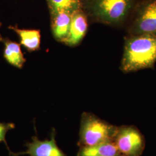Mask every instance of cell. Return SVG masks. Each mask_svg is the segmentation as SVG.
Wrapping results in <instances>:
<instances>
[{"mask_svg":"<svg viewBox=\"0 0 156 156\" xmlns=\"http://www.w3.org/2000/svg\"><path fill=\"white\" fill-rule=\"evenodd\" d=\"M1 26H2V23H1V22H0V27H1ZM2 39H3V37H2L1 35V34H0V42H1V41H2Z\"/></svg>","mask_w":156,"mask_h":156,"instance_id":"obj_14","label":"cell"},{"mask_svg":"<svg viewBox=\"0 0 156 156\" xmlns=\"http://www.w3.org/2000/svg\"><path fill=\"white\" fill-rule=\"evenodd\" d=\"M117 128L94 114L84 112L80 118L78 145L80 147L113 141Z\"/></svg>","mask_w":156,"mask_h":156,"instance_id":"obj_3","label":"cell"},{"mask_svg":"<svg viewBox=\"0 0 156 156\" xmlns=\"http://www.w3.org/2000/svg\"><path fill=\"white\" fill-rule=\"evenodd\" d=\"M113 142L123 156H141L146 147L144 134L133 125L117 126Z\"/></svg>","mask_w":156,"mask_h":156,"instance_id":"obj_5","label":"cell"},{"mask_svg":"<svg viewBox=\"0 0 156 156\" xmlns=\"http://www.w3.org/2000/svg\"><path fill=\"white\" fill-rule=\"evenodd\" d=\"M25 151L13 153L12 156L28 154L29 156H67L59 148L56 140V132L53 129L50 140H39L37 136L32 137V140L26 143Z\"/></svg>","mask_w":156,"mask_h":156,"instance_id":"obj_6","label":"cell"},{"mask_svg":"<svg viewBox=\"0 0 156 156\" xmlns=\"http://www.w3.org/2000/svg\"><path fill=\"white\" fill-rule=\"evenodd\" d=\"M15 126L13 123H0V143L1 142L5 143L9 151V156H12L13 152L11 151L9 148L8 147V146L7 145L5 140L6 135L9 131L15 128Z\"/></svg>","mask_w":156,"mask_h":156,"instance_id":"obj_13","label":"cell"},{"mask_svg":"<svg viewBox=\"0 0 156 156\" xmlns=\"http://www.w3.org/2000/svg\"><path fill=\"white\" fill-rule=\"evenodd\" d=\"M50 13L66 12L70 13L83 9V0H46Z\"/></svg>","mask_w":156,"mask_h":156,"instance_id":"obj_12","label":"cell"},{"mask_svg":"<svg viewBox=\"0 0 156 156\" xmlns=\"http://www.w3.org/2000/svg\"><path fill=\"white\" fill-rule=\"evenodd\" d=\"M8 28L18 35L20 44L23 46L28 51H34L40 48L41 33L39 30L20 29L17 26H10Z\"/></svg>","mask_w":156,"mask_h":156,"instance_id":"obj_9","label":"cell"},{"mask_svg":"<svg viewBox=\"0 0 156 156\" xmlns=\"http://www.w3.org/2000/svg\"><path fill=\"white\" fill-rule=\"evenodd\" d=\"M156 63V37L127 35L124 38L120 69L124 73L151 69Z\"/></svg>","mask_w":156,"mask_h":156,"instance_id":"obj_2","label":"cell"},{"mask_svg":"<svg viewBox=\"0 0 156 156\" xmlns=\"http://www.w3.org/2000/svg\"><path fill=\"white\" fill-rule=\"evenodd\" d=\"M4 43L5 48L4 57L9 64L21 69L26 61L23 56L20 48V44L12 41L8 38H3L1 41Z\"/></svg>","mask_w":156,"mask_h":156,"instance_id":"obj_11","label":"cell"},{"mask_svg":"<svg viewBox=\"0 0 156 156\" xmlns=\"http://www.w3.org/2000/svg\"><path fill=\"white\" fill-rule=\"evenodd\" d=\"M127 35L156 37V0H140L127 26Z\"/></svg>","mask_w":156,"mask_h":156,"instance_id":"obj_4","label":"cell"},{"mask_svg":"<svg viewBox=\"0 0 156 156\" xmlns=\"http://www.w3.org/2000/svg\"><path fill=\"white\" fill-rule=\"evenodd\" d=\"M89 19L83 9L73 13L69 33L64 44L74 47L80 44L87 33Z\"/></svg>","mask_w":156,"mask_h":156,"instance_id":"obj_7","label":"cell"},{"mask_svg":"<svg viewBox=\"0 0 156 156\" xmlns=\"http://www.w3.org/2000/svg\"><path fill=\"white\" fill-rule=\"evenodd\" d=\"M50 15L53 35L57 41L63 43L69 33L73 14L66 12H59Z\"/></svg>","mask_w":156,"mask_h":156,"instance_id":"obj_8","label":"cell"},{"mask_svg":"<svg viewBox=\"0 0 156 156\" xmlns=\"http://www.w3.org/2000/svg\"><path fill=\"white\" fill-rule=\"evenodd\" d=\"M77 156H123L113 141L80 147Z\"/></svg>","mask_w":156,"mask_h":156,"instance_id":"obj_10","label":"cell"},{"mask_svg":"<svg viewBox=\"0 0 156 156\" xmlns=\"http://www.w3.org/2000/svg\"><path fill=\"white\" fill-rule=\"evenodd\" d=\"M140 0H83V10L91 22L120 28L127 26Z\"/></svg>","mask_w":156,"mask_h":156,"instance_id":"obj_1","label":"cell"}]
</instances>
